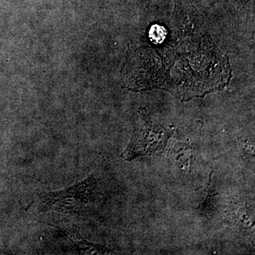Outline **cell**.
I'll list each match as a JSON object with an SVG mask.
<instances>
[{
    "instance_id": "6da1fadb",
    "label": "cell",
    "mask_w": 255,
    "mask_h": 255,
    "mask_svg": "<svg viewBox=\"0 0 255 255\" xmlns=\"http://www.w3.org/2000/svg\"><path fill=\"white\" fill-rule=\"evenodd\" d=\"M231 77L229 60L201 15L192 5L181 3L167 22L150 25L132 42L123 69L128 90H163L182 101L221 90Z\"/></svg>"
},
{
    "instance_id": "7a4b0ae2",
    "label": "cell",
    "mask_w": 255,
    "mask_h": 255,
    "mask_svg": "<svg viewBox=\"0 0 255 255\" xmlns=\"http://www.w3.org/2000/svg\"><path fill=\"white\" fill-rule=\"evenodd\" d=\"M131 140L122 154L125 160L131 161L140 156L160 155L164 152L171 133L151 118L145 108L139 109L133 114Z\"/></svg>"
},
{
    "instance_id": "3957f363",
    "label": "cell",
    "mask_w": 255,
    "mask_h": 255,
    "mask_svg": "<svg viewBox=\"0 0 255 255\" xmlns=\"http://www.w3.org/2000/svg\"><path fill=\"white\" fill-rule=\"evenodd\" d=\"M96 181L93 176L77 185L47 194L46 205L55 211H76L93 197Z\"/></svg>"
},
{
    "instance_id": "277c9868",
    "label": "cell",
    "mask_w": 255,
    "mask_h": 255,
    "mask_svg": "<svg viewBox=\"0 0 255 255\" xmlns=\"http://www.w3.org/2000/svg\"><path fill=\"white\" fill-rule=\"evenodd\" d=\"M65 235L79 250V252L82 254H110L112 250L106 248L105 246H97L88 243L80 237V235L77 233L75 229H68L65 231Z\"/></svg>"
}]
</instances>
